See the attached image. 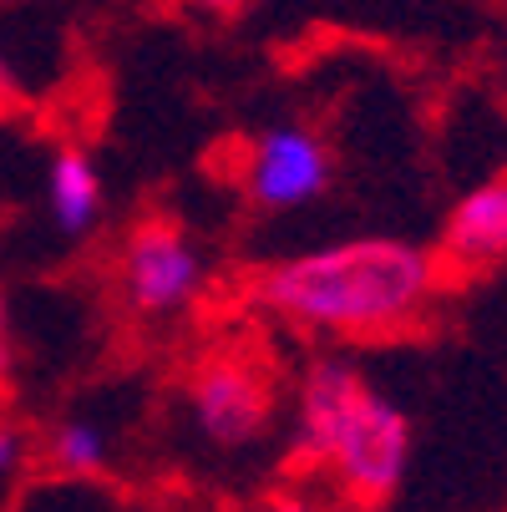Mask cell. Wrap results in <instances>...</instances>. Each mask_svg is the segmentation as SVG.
Returning a JSON list of instances; mask_svg holds the SVG:
<instances>
[{
  "mask_svg": "<svg viewBox=\"0 0 507 512\" xmlns=\"http://www.w3.org/2000/svg\"><path fill=\"white\" fill-rule=\"evenodd\" d=\"M431 284L437 269L421 249L396 239H350L274 264L259 279V300L305 330L391 335L426 310Z\"/></svg>",
  "mask_w": 507,
  "mask_h": 512,
  "instance_id": "6da1fadb",
  "label": "cell"
},
{
  "mask_svg": "<svg viewBox=\"0 0 507 512\" xmlns=\"http://www.w3.org/2000/svg\"><path fill=\"white\" fill-rule=\"evenodd\" d=\"M300 431L305 447L325 457L355 497L376 502L396 492L411 452L406 416L381 391H371V381H360L350 365L325 360L310 371L300 391Z\"/></svg>",
  "mask_w": 507,
  "mask_h": 512,
  "instance_id": "7a4b0ae2",
  "label": "cell"
},
{
  "mask_svg": "<svg viewBox=\"0 0 507 512\" xmlns=\"http://www.w3.org/2000/svg\"><path fill=\"white\" fill-rule=\"evenodd\" d=\"M203 284V254L193 239L168 224V218H148L127 234L122 249V295L137 315H173L183 310Z\"/></svg>",
  "mask_w": 507,
  "mask_h": 512,
  "instance_id": "3957f363",
  "label": "cell"
},
{
  "mask_svg": "<svg viewBox=\"0 0 507 512\" xmlns=\"http://www.w3.org/2000/svg\"><path fill=\"white\" fill-rule=\"evenodd\" d=\"M244 188L269 213L315 203L330 188V153H325V142L315 132H305V127H269V132H259L249 142Z\"/></svg>",
  "mask_w": 507,
  "mask_h": 512,
  "instance_id": "277c9868",
  "label": "cell"
},
{
  "mask_svg": "<svg viewBox=\"0 0 507 512\" xmlns=\"http://www.w3.org/2000/svg\"><path fill=\"white\" fill-rule=\"evenodd\" d=\"M188 401H193L198 431L219 447L254 442V436L269 426V411H274V396H269L264 376L244 360H208L188 386Z\"/></svg>",
  "mask_w": 507,
  "mask_h": 512,
  "instance_id": "5b68a950",
  "label": "cell"
},
{
  "mask_svg": "<svg viewBox=\"0 0 507 512\" xmlns=\"http://www.w3.org/2000/svg\"><path fill=\"white\" fill-rule=\"evenodd\" d=\"M442 254L462 269H482V264H497L507 254V178L467 193L452 208L447 234H442Z\"/></svg>",
  "mask_w": 507,
  "mask_h": 512,
  "instance_id": "8992f818",
  "label": "cell"
},
{
  "mask_svg": "<svg viewBox=\"0 0 507 512\" xmlns=\"http://www.w3.org/2000/svg\"><path fill=\"white\" fill-rule=\"evenodd\" d=\"M46 208H51V224L66 239H82L97 229V213H102V173L82 148H56L51 168H46Z\"/></svg>",
  "mask_w": 507,
  "mask_h": 512,
  "instance_id": "52a82bcc",
  "label": "cell"
},
{
  "mask_svg": "<svg viewBox=\"0 0 507 512\" xmlns=\"http://www.w3.org/2000/svg\"><path fill=\"white\" fill-rule=\"evenodd\" d=\"M51 462L71 477H92L107 467V431L97 421H61L51 436Z\"/></svg>",
  "mask_w": 507,
  "mask_h": 512,
  "instance_id": "ba28073f",
  "label": "cell"
},
{
  "mask_svg": "<svg viewBox=\"0 0 507 512\" xmlns=\"http://www.w3.org/2000/svg\"><path fill=\"white\" fill-rule=\"evenodd\" d=\"M26 462V436L16 426H0V477H11Z\"/></svg>",
  "mask_w": 507,
  "mask_h": 512,
  "instance_id": "9c48e42d",
  "label": "cell"
},
{
  "mask_svg": "<svg viewBox=\"0 0 507 512\" xmlns=\"http://www.w3.org/2000/svg\"><path fill=\"white\" fill-rule=\"evenodd\" d=\"M188 6H198V11H213V16H229V11H239L244 0H188Z\"/></svg>",
  "mask_w": 507,
  "mask_h": 512,
  "instance_id": "30bf717a",
  "label": "cell"
},
{
  "mask_svg": "<svg viewBox=\"0 0 507 512\" xmlns=\"http://www.w3.org/2000/svg\"><path fill=\"white\" fill-rule=\"evenodd\" d=\"M11 365V340H6V305H0V376H6Z\"/></svg>",
  "mask_w": 507,
  "mask_h": 512,
  "instance_id": "8fae6325",
  "label": "cell"
}]
</instances>
